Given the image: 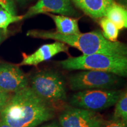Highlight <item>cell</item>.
<instances>
[{"mask_svg": "<svg viewBox=\"0 0 127 127\" xmlns=\"http://www.w3.org/2000/svg\"><path fill=\"white\" fill-rule=\"evenodd\" d=\"M54 115L53 107L27 87L10 96L0 119L11 127H36Z\"/></svg>", "mask_w": 127, "mask_h": 127, "instance_id": "6da1fadb", "label": "cell"}, {"mask_svg": "<svg viewBox=\"0 0 127 127\" xmlns=\"http://www.w3.org/2000/svg\"><path fill=\"white\" fill-rule=\"evenodd\" d=\"M27 35L33 38L51 39L60 41L81 51L84 55L98 54L114 57H127L126 44L108 40L102 32L95 31L76 35H64L57 32L32 30Z\"/></svg>", "mask_w": 127, "mask_h": 127, "instance_id": "7a4b0ae2", "label": "cell"}, {"mask_svg": "<svg viewBox=\"0 0 127 127\" xmlns=\"http://www.w3.org/2000/svg\"><path fill=\"white\" fill-rule=\"evenodd\" d=\"M64 69L68 70L99 71L120 77L127 75V57H114L103 54L82 55L69 57L60 62Z\"/></svg>", "mask_w": 127, "mask_h": 127, "instance_id": "3957f363", "label": "cell"}, {"mask_svg": "<svg viewBox=\"0 0 127 127\" xmlns=\"http://www.w3.org/2000/svg\"><path fill=\"white\" fill-rule=\"evenodd\" d=\"M31 87L36 95L53 106L66 99L64 81L57 73L51 71L39 72L33 76Z\"/></svg>", "mask_w": 127, "mask_h": 127, "instance_id": "277c9868", "label": "cell"}, {"mask_svg": "<svg viewBox=\"0 0 127 127\" xmlns=\"http://www.w3.org/2000/svg\"><path fill=\"white\" fill-rule=\"evenodd\" d=\"M122 92L109 89L81 91L72 96L71 104L88 110H102L115 105Z\"/></svg>", "mask_w": 127, "mask_h": 127, "instance_id": "5b68a950", "label": "cell"}, {"mask_svg": "<svg viewBox=\"0 0 127 127\" xmlns=\"http://www.w3.org/2000/svg\"><path fill=\"white\" fill-rule=\"evenodd\" d=\"M117 75L99 71L84 70L71 76L69 85L74 91L109 89L118 82Z\"/></svg>", "mask_w": 127, "mask_h": 127, "instance_id": "8992f818", "label": "cell"}, {"mask_svg": "<svg viewBox=\"0 0 127 127\" xmlns=\"http://www.w3.org/2000/svg\"><path fill=\"white\" fill-rule=\"evenodd\" d=\"M61 127H102L104 121L94 111L80 108H69L60 115Z\"/></svg>", "mask_w": 127, "mask_h": 127, "instance_id": "52a82bcc", "label": "cell"}, {"mask_svg": "<svg viewBox=\"0 0 127 127\" xmlns=\"http://www.w3.org/2000/svg\"><path fill=\"white\" fill-rule=\"evenodd\" d=\"M28 87V79L15 65L0 64V89L7 93H17Z\"/></svg>", "mask_w": 127, "mask_h": 127, "instance_id": "ba28073f", "label": "cell"}, {"mask_svg": "<svg viewBox=\"0 0 127 127\" xmlns=\"http://www.w3.org/2000/svg\"><path fill=\"white\" fill-rule=\"evenodd\" d=\"M49 12L60 14L68 17H75L78 15L72 5L71 0H38L37 2L30 7L23 15V19L29 18L37 14Z\"/></svg>", "mask_w": 127, "mask_h": 127, "instance_id": "9c48e42d", "label": "cell"}, {"mask_svg": "<svg viewBox=\"0 0 127 127\" xmlns=\"http://www.w3.org/2000/svg\"><path fill=\"white\" fill-rule=\"evenodd\" d=\"M68 48L65 44L56 41L52 44L42 45L30 55L24 54L23 60L19 65H34L48 61L61 52H68Z\"/></svg>", "mask_w": 127, "mask_h": 127, "instance_id": "30bf717a", "label": "cell"}, {"mask_svg": "<svg viewBox=\"0 0 127 127\" xmlns=\"http://www.w3.org/2000/svg\"><path fill=\"white\" fill-rule=\"evenodd\" d=\"M84 13L93 18L105 17L107 9L115 3V0H71Z\"/></svg>", "mask_w": 127, "mask_h": 127, "instance_id": "8fae6325", "label": "cell"}, {"mask_svg": "<svg viewBox=\"0 0 127 127\" xmlns=\"http://www.w3.org/2000/svg\"><path fill=\"white\" fill-rule=\"evenodd\" d=\"M50 16L56 25L57 32L64 35H76L81 33L78 27V19L70 18L65 15H55L46 14Z\"/></svg>", "mask_w": 127, "mask_h": 127, "instance_id": "7c38bea8", "label": "cell"}, {"mask_svg": "<svg viewBox=\"0 0 127 127\" xmlns=\"http://www.w3.org/2000/svg\"><path fill=\"white\" fill-rule=\"evenodd\" d=\"M105 17L112 22L119 30L127 27V11L123 5L115 3L106 11Z\"/></svg>", "mask_w": 127, "mask_h": 127, "instance_id": "4fadbf2b", "label": "cell"}, {"mask_svg": "<svg viewBox=\"0 0 127 127\" xmlns=\"http://www.w3.org/2000/svg\"><path fill=\"white\" fill-rule=\"evenodd\" d=\"M99 24L102 30L103 36L110 41H117L119 34V29L117 27L106 17L101 18Z\"/></svg>", "mask_w": 127, "mask_h": 127, "instance_id": "5bb4252c", "label": "cell"}, {"mask_svg": "<svg viewBox=\"0 0 127 127\" xmlns=\"http://www.w3.org/2000/svg\"><path fill=\"white\" fill-rule=\"evenodd\" d=\"M112 119H121L127 122V94L122 93L115 104V109Z\"/></svg>", "mask_w": 127, "mask_h": 127, "instance_id": "9a60e30c", "label": "cell"}, {"mask_svg": "<svg viewBox=\"0 0 127 127\" xmlns=\"http://www.w3.org/2000/svg\"><path fill=\"white\" fill-rule=\"evenodd\" d=\"M23 20V15H13L0 6V28L7 31L11 24Z\"/></svg>", "mask_w": 127, "mask_h": 127, "instance_id": "2e32d148", "label": "cell"}, {"mask_svg": "<svg viewBox=\"0 0 127 127\" xmlns=\"http://www.w3.org/2000/svg\"><path fill=\"white\" fill-rule=\"evenodd\" d=\"M0 6L12 15H17L15 4L12 0H0Z\"/></svg>", "mask_w": 127, "mask_h": 127, "instance_id": "e0dca14e", "label": "cell"}, {"mask_svg": "<svg viewBox=\"0 0 127 127\" xmlns=\"http://www.w3.org/2000/svg\"><path fill=\"white\" fill-rule=\"evenodd\" d=\"M102 127H127V122L121 119H112L102 125Z\"/></svg>", "mask_w": 127, "mask_h": 127, "instance_id": "ac0fdd59", "label": "cell"}, {"mask_svg": "<svg viewBox=\"0 0 127 127\" xmlns=\"http://www.w3.org/2000/svg\"><path fill=\"white\" fill-rule=\"evenodd\" d=\"M9 94L10 93L2 91L0 89V114L10 98L11 96Z\"/></svg>", "mask_w": 127, "mask_h": 127, "instance_id": "d6986e66", "label": "cell"}, {"mask_svg": "<svg viewBox=\"0 0 127 127\" xmlns=\"http://www.w3.org/2000/svg\"><path fill=\"white\" fill-rule=\"evenodd\" d=\"M7 32L8 31H5V30L0 28V44L2 43L7 38Z\"/></svg>", "mask_w": 127, "mask_h": 127, "instance_id": "ffe728a7", "label": "cell"}, {"mask_svg": "<svg viewBox=\"0 0 127 127\" xmlns=\"http://www.w3.org/2000/svg\"><path fill=\"white\" fill-rule=\"evenodd\" d=\"M117 3L118 2L119 4L123 5L124 7H126L127 5V0H115Z\"/></svg>", "mask_w": 127, "mask_h": 127, "instance_id": "44dd1931", "label": "cell"}, {"mask_svg": "<svg viewBox=\"0 0 127 127\" xmlns=\"http://www.w3.org/2000/svg\"><path fill=\"white\" fill-rule=\"evenodd\" d=\"M0 127H11L10 125H9L8 124L5 123L2 120H0Z\"/></svg>", "mask_w": 127, "mask_h": 127, "instance_id": "7402d4cb", "label": "cell"}, {"mask_svg": "<svg viewBox=\"0 0 127 127\" xmlns=\"http://www.w3.org/2000/svg\"><path fill=\"white\" fill-rule=\"evenodd\" d=\"M60 127L57 126V125H55V124H51V125H47V126H45V127Z\"/></svg>", "mask_w": 127, "mask_h": 127, "instance_id": "603a6c76", "label": "cell"}, {"mask_svg": "<svg viewBox=\"0 0 127 127\" xmlns=\"http://www.w3.org/2000/svg\"><path fill=\"white\" fill-rule=\"evenodd\" d=\"M20 1H23V0H20Z\"/></svg>", "mask_w": 127, "mask_h": 127, "instance_id": "cb8c5ba5", "label": "cell"}]
</instances>
